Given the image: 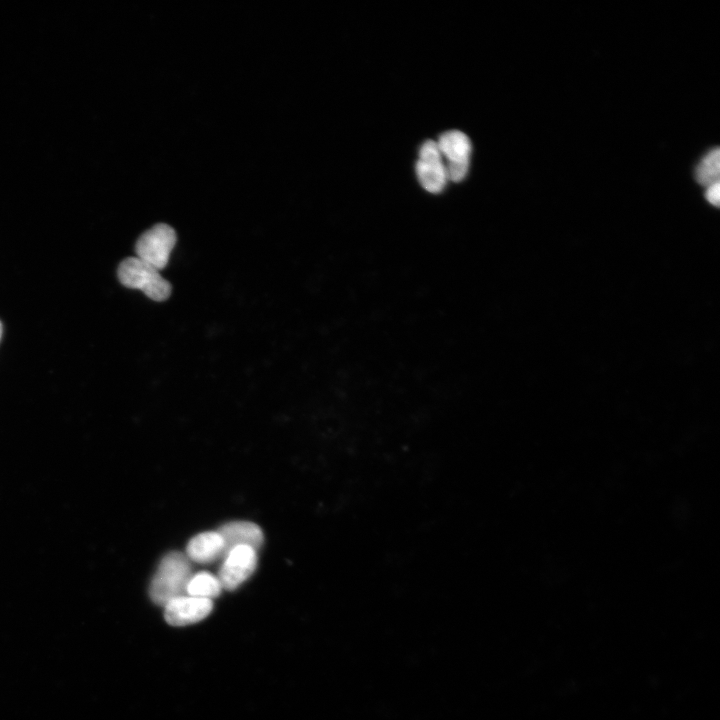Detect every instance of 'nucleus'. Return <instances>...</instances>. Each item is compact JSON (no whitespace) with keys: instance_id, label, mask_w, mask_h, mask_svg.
Wrapping results in <instances>:
<instances>
[{"instance_id":"nucleus-13","label":"nucleus","mask_w":720,"mask_h":720,"mask_svg":"<svg viewBox=\"0 0 720 720\" xmlns=\"http://www.w3.org/2000/svg\"><path fill=\"white\" fill-rule=\"evenodd\" d=\"M1 336H2V324L0 322V339H1Z\"/></svg>"},{"instance_id":"nucleus-1","label":"nucleus","mask_w":720,"mask_h":720,"mask_svg":"<svg viewBox=\"0 0 720 720\" xmlns=\"http://www.w3.org/2000/svg\"><path fill=\"white\" fill-rule=\"evenodd\" d=\"M191 561L186 554H166L151 581L149 594L152 601L165 606L171 600L186 595L187 585L192 577Z\"/></svg>"},{"instance_id":"nucleus-5","label":"nucleus","mask_w":720,"mask_h":720,"mask_svg":"<svg viewBox=\"0 0 720 720\" xmlns=\"http://www.w3.org/2000/svg\"><path fill=\"white\" fill-rule=\"evenodd\" d=\"M257 551L248 546H238L224 557L218 572L222 589L235 590L245 582L257 566Z\"/></svg>"},{"instance_id":"nucleus-2","label":"nucleus","mask_w":720,"mask_h":720,"mask_svg":"<svg viewBox=\"0 0 720 720\" xmlns=\"http://www.w3.org/2000/svg\"><path fill=\"white\" fill-rule=\"evenodd\" d=\"M118 278L124 286L140 289L155 301H164L171 294V285L159 270L138 257H130L120 263Z\"/></svg>"},{"instance_id":"nucleus-12","label":"nucleus","mask_w":720,"mask_h":720,"mask_svg":"<svg viewBox=\"0 0 720 720\" xmlns=\"http://www.w3.org/2000/svg\"><path fill=\"white\" fill-rule=\"evenodd\" d=\"M706 199L713 205L718 206L720 200V185L719 182L707 186Z\"/></svg>"},{"instance_id":"nucleus-3","label":"nucleus","mask_w":720,"mask_h":720,"mask_svg":"<svg viewBox=\"0 0 720 720\" xmlns=\"http://www.w3.org/2000/svg\"><path fill=\"white\" fill-rule=\"evenodd\" d=\"M176 239V233L172 227L164 223L156 224L137 240L136 257L160 271L167 265Z\"/></svg>"},{"instance_id":"nucleus-9","label":"nucleus","mask_w":720,"mask_h":720,"mask_svg":"<svg viewBox=\"0 0 720 720\" xmlns=\"http://www.w3.org/2000/svg\"><path fill=\"white\" fill-rule=\"evenodd\" d=\"M186 556L190 561L210 563L224 556V542L217 531L203 532L187 544Z\"/></svg>"},{"instance_id":"nucleus-7","label":"nucleus","mask_w":720,"mask_h":720,"mask_svg":"<svg viewBox=\"0 0 720 720\" xmlns=\"http://www.w3.org/2000/svg\"><path fill=\"white\" fill-rule=\"evenodd\" d=\"M164 607V616L168 624L184 626L207 617L212 611L213 602L186 594L171 600Z\"/></svg>"},{"instance_id":"nucleus-8","label":"nucleus","mask_w":720,"mask_h":720,"mask_svg":"<svg viewBox=\"0 0 720 720\" xmlns=\"http://www.w3.org/2000/svg\"><path fill=\"white\" fill-rule=\"evenodd\" d=\"M217 532L224 542V556L238 546H248L257 551L263 543V532L253 522H229L221 526Z\"/></svg>"},{"instance_id":"nucleus-4","label":"nucleus","mask_w":720,"mask_h":720,"mask_svg":"<svg viewBox=\"0 0 720 720\" xmlns=\"http://www.w3.org/2000/svg\"><path fill=\"white\" fill-rule=\"evenodd\" d=\"M443 158L447 178L454 182L464 179L469 169L471 142L459 130L442 133L436 142Z\"/></svg>"},{"instance_id":"nucleus-6","label":"nucleus","mask_w":720,"mask_h":720,"mask_svg":"<svg viewBox=\"0 0 720 720\" xmlns=\"http://www.w3.org/2000/svg\"><path fill=\"white\" fill-rule=\"evenodd\" d=\"M416 174L421 186L430 193L441 192L447 183V173L437 143L425 141L419 150Z\"/></svg>"},{"instance_id":"nucleus-11","label":"nucleus","mask_w":720,"mask_h":720,"mask_svg":"<svg viewBox=\"0 0 720 720\" xmlns=\"http://www.w3.org/2000/svg\"><path fill=\"white\" fill-rule=\"evenodd\" d=\"M720 174V152L715 148L710 150L698 163L695 170L696 181L703 185L709 186L719 182Z\"/></svg>"},{"instance_id":"nucleus-10","label":"nucleus","mask_w":720,"mask_h":720,"mask_svg":"<svg viewBox=\"0 0 720 720\" xmlns=\"http://www.w3.org/2000/svg\"><path fill=\"white\" fill-rule=\"evenodd\" d=\"M222 591L221 584L213 574L202 571L193 574L187 585L186 594L203 599L212 600Z\"/></svg>"}]
</instances>
